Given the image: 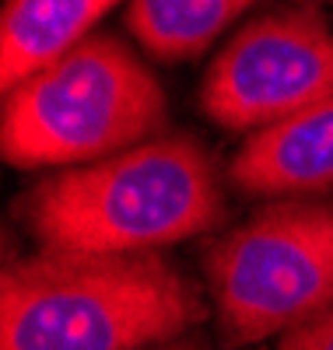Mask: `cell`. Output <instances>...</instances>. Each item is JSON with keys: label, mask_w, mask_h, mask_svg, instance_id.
Listing matches in <instances>:
<instances>
[{"label": "cell", "mask_w": 333, "mask_h": 350, "mask_svg": "<svg viewBox=\"0 0 333 350\" xmlns=\"http://www.w3.org/2000/svg\"><path fill=\"white\" fill-rule=\"evenodd\" d=\"M278 350H333V308L278 340Z\"/></svg>", "instance_id": "9"}, {"label": "cell", "mask_w": 333, "mask_h": 350, "mask_svg": "<svg viewBox=\"0 0 333 350\" xmlns=\"http://www.w3.org/2000/svg\"><path fill=\"white\" fill-rule=\"evenodd\" d=\"M326 4H330V8H333V0H326Z\"/></svg>", "instance_id": "10"}, {"label": "cell", "mask_w": 333, "mask_h": 350, "mask_svg": "<svg viewBox=\"0 0 333 350\" xmlns=\"http://www.w3.org/2000/svg\"><path fill=\"white\" fill-rule=\"evenodd\" d=\"M333 98V32L312 11H270L210 60L200 105L225 130H267Z\"/></svg>", "instance_id": "5"}, {"label": "cell", "mask_w": 333, "mask_h": 350, "mask_svg": "<svg viewBox=\"0 0 333 350\" xmlns=\"http://www.w3.org/2000/svg\"><path fill=\"white\" fill-rule=\"evenodd\" d=\"M165 92L112 36H88L4 95L0 148L18 168L92 165L151 140Z\"/></svg>", "instance_id": "3"}, {"label": "cell", "mask_w": 333, "mask_h": 350, "mask_svg": "<svg viewBox=\"0 0 333 350\" xmlns=\"http://www.w3.org/2000/svg\"><path fill=\"white\" fill-rule=\"evenodd\" d=\"M204 315L200 291L158 252L42 249L0 280V350H144Z\"/></svg>", "instance_id": "1"}, {"label": "cell", "mask_w": 333, "mask_h": 350, "mask_svg": "<svg viewBox=\"0 0 333 350\" xmlns=\"http://www.w3.org/2000/svg\"><path fill=\"white\" fill-rule=\"evenodd\" d=\"M253 0H130L127 25L134 39L165 64L207 53Z\"/></svg>", "instance_id": "8"}, {"label": "cell", "mask_w": 333, "mask_h": 350, "mask_svg": "<svg viewBox=\"0 0 333 350\" xmlns=\"http://www.w3.org/2000/svg\"><path fill=\"white\" fill-rule=\"evenodd\" d=\"M232 183L270 200L333 189V98L256 130L232 158Z\"/></svg>", "instance_id": "6"}, {"label": "cell", "mask_w": 333, "mask_h": 350, "mask_svg": "<svg viewBox=\"0 0 333 350\" xmlns=\"http://www.w3.org/2000/svg\"><path fill=\"white\" fill-rule=\"evenodd\" d=\"M221 217L225 193L214 161L183 133L67 168L25 200L32 235L56 252H155L210 231Z\"/></svg>", "instance_id": "2"}, {"label": "cell", "mask_w": 333, "mask_h": 350, "mask_svg": "<svg viewBox=\"0 0 333 350\" xmlns=\"http://www.w3.org/2000/svg\"><path fill=\"white\" fill-rule=\"evenodd\" d=\"M119 0H8L0 18L4 95L81 46L92 25Z\"/></svg>", "instance_id": "7"}, {"label": "cell", "mask_w": 333, "mask_h": 350, "mask_svg": "<svg viewBox=\"0 0 333 350\" xmlns=\"http://www.w3.org/2000/svg\"><path fill=\"white\" fill-rule=\"evenodd\" d=\"M228 343L284 336L333 308V207L281 200L204 256Z\"/></svg>", "instance_id": "4"}]
</instances>
